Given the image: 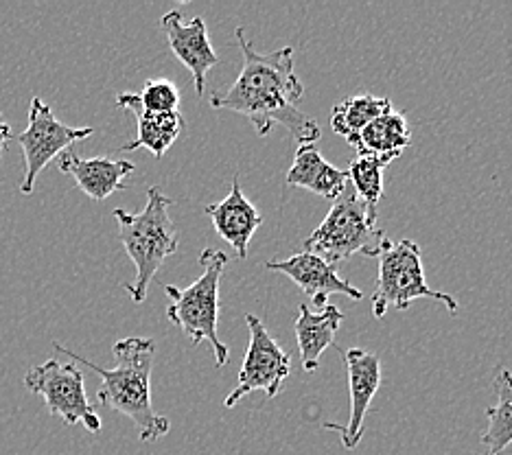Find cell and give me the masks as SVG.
<instances>
[{
	"mask_svg": "<svg viewBox=\"0 0 512 455\" xmlns=\"http://www.w3.org/2000/svg\"><path fill=\"white\" fill-rule=\"evenodd\" d=\"M134 99L138 103V108H143L145 112H154V114H173L180 112V88L173 84L171 79H149L145 81L143 90L134 92Z\"/></svg>",
	"mask_w": 512,
	"mask_h": 455,
	"instance_id": "7402d4cb",
	"label": "cell"
},
{
	"mask_svg": "<svg viewBox=\"0 0 512 455\" xmlns=\"http://www.w3.org/2000/svg\"><path fill=\"white\" fill-rule=\"evenodd\" d=\"M344 361L348 370V390H351V418H348V425L324 423V429L340 434L346 449H355L364 434L370 403L381 385V359L364 348H346Z\"/></svg>",
	"mask_w": 512,
	"mask_h": 455,
	"instance_id": "30bf717a",
	"label": "cell"
},
{
	"mask_svg": "<svg viewBox=\"0 0 512 455\" xmlns=\"http://www.w3.org/2000/svg\"><path fill=\"white\" fill-rule=\"evenodd\" d=\"M116 108L132 112L136 116V123H138L136 140L123 145L121 151L147 149L156 158H162L167 154V149L180 138V134L184 130L182 112H173V114L145 112L143 108H138L134 92H121V95L116 97Z\"/></svg>",
	"mask_w": 512,
	"mask_h": 455,
	"instance_id": "2e32d148",
	"label": "cell"
},
{
	"mask_svg": "<svg viewBox=\"0 0 512 455\" xmlns=\"http://www.w3.org/2000/svg\"><path fill=\"white\" fill-rule=\"evenodd\" d=\"M497 403L488 407V429L482 436L484 455H504L512 445V372L499 366L495 377Z\"/></svg>",
	"mask_w": 512,
	"mask_h": 455,
	"instance_id": "d6986e66",
	"label": "cell"
},
{
	"mask_svg": "<svg viewBox=\"0 0 512 455\" xmlns=\"http://www.w3.org/2000/svg\"><path fill=\"white\" fill-rule=\"evenodd\" d=\"M386 241V232L377 228V217H372L351 186H346V191L333 200L329 215L302 245L305 252L318 254L335 267L353 254L379 256Z\"/></svg>",
	"mask_w": 512,
	"mask_h": 455,
	"instance_id": "5b68a950",
	"label": "cell"
},
{
	"mask_svg": "<svg viewBox=\"0 0 512 455\" xmlns=\"http://www.w3.org/2000/svg\"><path fill=\"white\" fill-rule=\"evenodd\" d=\"M11 138H14V132H11L9 123H5L3 114H0V158H3V154H5V147H7V143H9Z\"/></svg>",
	"mask_w": 512,
	"mask_h": 455,
	"instance_id": "603a6c76",
	"label": "cell"
},
{
	"mask_svg": "<svg viewBox=\"0 0 512 455\" xmlns=\"http://www.w3.org/2000/svg\"><path fill=\"white\" fill-rule=\"evenodd\" d=\"M412 143V130L407 119L397 112L388 110L386 114L377 116L375 121L368 123L362 132L353 140L359 158H381V160H397L403 151Z\"/></svg>",
	"mask_w": 512,
	"mask_h": 455,
	"instance_id": "ac0fdd59",
	"label": "cell"
},
{
	"mask_svg": "<svg viewBox=\"0 0 512 455\" xmlns=\"http://www.w3.org/2000/svg\"><path fill=\"white\" fill-rule=\"evenodd\" d=\"M25 388L44 396L53 416H60L66 425H84L92 434L101 431V418L88 401L84 372L73 364H60L57 359L33 366L25 375Z\"/></svg>",
	"mask_w": 512,
	"mask_h": 455,
	"instance_id": "52a82bcc",
	"label": "cell"
},
{
	"mask_svg": "<svg viewBox=\"0 0 512 455\" xmlns=\"http://www.w3.org/2000/svg\"><path fill=\"white\" fill-rule=\"evenodd\" d=\"M344 320L342 309L337 305H324L318 311H311L309 305H298L296 318V340L302 359V368L313 372L320 366L324 350L335 346L337 331Z\"/></svg>",
	"mask_w": 512,
	"mask_h": 455,
	"instance_id": "9a60e30c",
	"label": "cell"
},
{
	"mask_svg": "<svg viewBox=\"0 0 512 455\" xmlns=\"http://www.w3.org/2000/svg\"><path fill=\"white\" fill-rule=\"evenodd\" d=\"M265 267L267 270L292 278L298 285V289L305 291L313 305L320 309L327 305V298L331 294H342L351 300L364 298L362 289L351 285V280L342 278L340 274H337L335 267L324 259H320L318 254L302 250L300 254L289 256V259H285V261H267Z\"/></svg>",
	"mask_w": 512,
	"mask_h": 455,
	"instance_id": "7c38bea8",
	"label": "cell"
},
{
	"mask_svg": "<svg viewBox=\"0 0 512 455\" xmlns=\"http://www.w3.org/2000/svg\"><path fill=\"white\" fill-rule=\"evenodd\" d=\"M379 259V280L372 294V315L381 320L390 307L405 311L414 300L429 298L447 307L451 315H458V300L445 291H436L427 285L423 270L421 245L412 239H401L397 243L386 241Z\"/></svg>",
	"mask_w": 512,
	"mask_h": 455,
	"instance_id": "8992f818",
	"label": "cell"
},
{
	"mask_svg": "<svg viewBox=\"0 0 512 455\" xmlns=\"http://www.w3.org/2000/svg\"><path fill=\"white\" fill-rule=\"evenodd\" d=\"M390 167L388 160L381 158H353L351 167L346 169L348 182L355 195L362 200L372 217H377V208L383 197V171Z\"/></svg>",
	"mask_w": 512,
	"mask_h": 455,
	"instance_id": "44dd1931",
	"label": "cell"
},
{
	"mask_svg": "<svg viewBox=\"0 0 512 455\" xmlns=\"http://www.w3.org/2000/svg\"><path fill=\"white\" fill-rule=\"evenodd\" d=\"M392 110V101L388 97L375 95H357L340 101L331 112V127L337 136L346 138L348 145H353L357 134L372 123L377 116Z\"/></svg>",
	"mask_w": 512,
	"mask_h": 455,
	"instance_id": "ffe728a7",
	"label": "cell"
},
{
	"mask_svg": "<svg viewBox=\"0 0 512 455\" xmlns=\"http://www.w3.org/2000/svg\"><path fill=\"white\" fill-rule=\"evenodd\" d=\"M51 346L66 357L79 361L81 366L90 368L101 377V388L97 401L110 410L119 412L132 420L138 429V436L145 442H154L171 431L167 416H160L151 405V368L156 357V340L151 337H125L114 344V368H101L86 357L68 350L60 342Z\"/></svg>",
	"mask_w": 512,
	"mask_h": 455,
	"instance_id": "7a4b0ae2",
	"label": "cell"
},
{
	"mask_svg": "<svg viewBox=\"0 0 512 455\" xmlns=\"http://www.w3.org/2000/svg\"><path fill=\"white\" fill-rule=\"evenodd\" d=\"M95 134L92 127H71L57 119L49 103L33 97L29 105V125L20 136L18 145L25 151V180L20 184V193H33L40 171L51 165V160L60 158L68 147Z\"/></svg>",
	"mask_w": 512,
	"mask_h": 455,
	"instance_id": "ba28073f",
	"label": "cell"
},
{
	"mask_svg": "<svg viewBox=\"0 0 512 455\" xmlns=\"http://www.w3.org/2000/svg\"><path fill=\"white\" fill-rule=\"evenodd\" d=\"M287 186L307 189L327 200H337L348 186V173L324 160L316 145H300L296 149L294 165L287 173Z\"/></svg>",
	"mask_w": 512,
	"mask_h": 455,
	"instance_id": "e0dca14e",
	"label": "cell"
},
{
	"mask_svg": "<svg viewBox=\"0 0 512 455\" xmlns=\"http://www.w3.org/2000/svg\"><path fill=\"white\" fill-rule=\"evenodd\" d=\"M171 206V197L162 193L160 186H151L141 213H127L123 208L112 213L119 224L123 248L136 267L134 283L123 285L136 305L145 302L151 280L156 278L162 263L178 252V228L169 215Z\"/></svg>",
	"mask_w": 512,
	"mask_h": 455,
	"instance_id": "3957f363",
	"label": "cell"
},
{
	"mask_svg": "<svg viewBox=\"0 0 512 455\" xmlns=\"http://www.w3.org/2000/svg\"><path fill=\"white\" fill-rule=\"evenodd\" d=\"M160 29L165 33L173 55L191 70L195 95L197 99H202L206 95L208 73L219 62L204 18L195 16L191 22H184L180 11L173 9L160 18Z\"/></svg>",
	"mask_w": 512,
	"mask_h": 455,
	"instance_id": "8fae6325",
	"label": "cell"
},
{
	"mask_svg": "<svg viewBox=\"0 0 512 455\" xmlns=\"http://www.w3.org/2000/svg\"><path fill=\"white\" fill-rule=\"evenodd\" d=\"M237 42L241 46L243 68L224 95L211 97L215 110H230L243 114L259 136H267L274 125H283L300 145H316L320 125L316 119L298 108L305 86L294 70V49H276L256 53L248 40L246 29L237 27Z\"/></svg>",
	"mask_w": 512,
	"mask_h": 455,
	"instance_id": "6da1fadb",
	"label": "cell"
},
{
	"mask_svg": "<svg viewBox=\"0 0 512 455\" xmlns=\"http://www.w3.org/2000/svg\"><path fill=\"white\" fill-rule=\"evenodd\" d=\"M246 322L250 329V344L246 357H243L235 390L224 401L226 407H235L250 392H263L267 399H276L289 372H292V357L267 333L259 315L248 313Z\"/></svg>",
	"mask_w": 512,
	"mask_h": 455,
	"instance_id": "9c48e42d",
	"label": "cell"
},
{
	"mask_svg": "<svg viewBox=\"0 0 512 455\" xmlns=\"http://www.w3.org/2000/svg\"><path fill=\"white\" fill-rule=\"evenodd\" d=\"M57 167L62 173H68L77 182L90 200H108L116 191L125 189V180L136 171L130 160H112L106 156L81 158L75 151H64L57 158Z\"/></svg>",
	"mask_w": 512,
	"mask_h": 455,
	"instance_id": "4fadbf2b",
	"label": "cell"
},
{
	"mask_svg": "<svg viewBox=\"0 0 512 455\" xmlns=\"http://www.w3.org/2000/svg\"><path fill=\"white\" fill-rule=\"evenodd\" d=\"M202 276L193 280L189 287L165 285L169 296L167 318L180 326V331L189 337L191 344L197 346L202 342H211L215 353V364L219 368L226 366L228 346L219 340L217 322H219V285L221 274L228 263V254L206 248L200 254Z\"/></svg>",
	"mask_w": 512,
	"mask_h": 455,
	"instance_id": "277c9868",
	"label": "cell"
},
{
	"mask_svg": "<svg viewBox=\"0 0 512 455\" xmlns=\"http://www.w3.org/2000/svg\"><path fill=\"white\" fill-rule=\"evenodd\" d=\"M206 215L211 217L217 235L235 248L239 259H246L250 241L263 224V219L256 206L243 193L239 175L232 178V189L226 195V200L206 206Z\"/></svg>",
	"mask_w": 512,
	"mask_h": 455,
	"instance_id": "5bb4252c",
	"label": "cell"
}]
</instances>
